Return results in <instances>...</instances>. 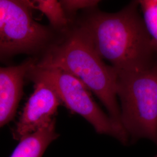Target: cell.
<instances>
[{"label": "cell", "mask_w": 157, "mask_h": 157, "mask_svg": "<svg viewBox=\"0 0 157 157\" xmlns=\"http://www.w3.org/2000/svg\"><path fill=\"white\" fill-rule=\"evenodd\" d=\"M133 1L117 12L98 7L83 11L75 19L89 37L101 58L117 70L143 71L157 64V50Z\"/></svg>", "instance_id": "1"}, {"label": "cell", "mask_w": 157, "mask_h": 157, "mask_svg": "<svg viewBox=\"0 0 157 157\" xmlns=\"http://www.w3.org/2000/svg\"><path fill=\"white\" fill-rule=\"evenodd\" d=\"M62 33L61 39L51 45L35 65L61 69L79 79L97 96L109 117L123 129L116 90L117 69L104 62L89 37L76 23L73 22Z\"/></svg>", "instance_id": "2"}, {"label": "cell", "mask_w": 157, "mask_h": 157, "mask_svg": "<svg viewBox=\"0 0 157 157\" xmlns=\"http://www.w3.org/2000/svg\"><path fill=\"white\" fill-rule=\"evenodd\" d=\"M117 71L121 122L129 143L148 139L157 147V64L143 71Z\"/></svg>", "instance_id": "3"}, {"label": "cell", "mask_w": 157, "mask_h": 157, "mask_svg": "<svg viewBox=\"0 0 157 157\" xmlns=\"http://www.w3.org/2000/svg\"><path fill=\"white\" fill-rule=\"evenodd\" d=\"M29 73L33 80H43L50 84L62 104L84 118L97 133L112 137L124 145L129 144L125 132L102 110L90 90L77 78L61 69L36 67L35 63Z\"/></svg>", "instance_id": "4"}, {"label": "cell", "mask_w": 157, "mask_h": 157, "mask_svg": "<svg viewBox=\"0 0 157 157\" xmlns=\"http://www.w3.org/2000/svg\"><path fill=\"white\" fill-rule=\"evenodd\" d=\"M55 32L34 19L29 1L0 0V57L47 51Z\"/></svg>", "instance_id": "5"}, {"label": "cell", "mask_w": 157, "mask_h": 157, "mask_svg": "<svg viewBox=\"0 0 157 157\" xmlns=\"http://www.w3.org/2000/svg\"><path fill=\"white\" fill-rule=\"evenodd\" d=\"M35 83L29 97L13 129L15 140L31 134L50 124L55 119L58 107L62 104L56 91L50 84L40 80Z\"/></svg>", "instance_id": "6"}, {"label": "cell", "mask_w": 157, "mask_h": 157, "mask_svg": "<svg viewBox=\"0 0 157 157\" xmlns=\"http://www.w3.org/2000/svg\"><path fill=\"white\" fill-rule=\"evenodd\" d=\"M34 63L0 67V129L15 115L22 95L23 81Z\"/></svg>", "instance_id": "7"}, {"label": "cell", "mask_w": 157, "mask_h": 157, "mask_svg": "<svg viewBox=\"0 0 157 157\" xmlns=\"http://www.w3.org/2000/svg\"><path fill=\"white\" fill-rule=\"evenodd\" d=\"M58 136L55 119L50 124L19 140L11 157H42L48 147Z\"/></svg>", "instance_id": "8"}, {"label": "cell", "mask_w": 157, "mask_h": 157, "mask_svg": "<svg viewBox=\"0 0 157 157\" xmlns=\"http://www.w3.org/2000/svg\"><path fill=\"white\" fill-rule=\"evenodd\" d=\"M29 2L32 9L39 11L47 17L51 27L57 32L61 33L67 31L72 25L60 1L35 0Z\"/></svg>", "instance_id": "9"}, {"label": "cell", "mask_w": 157, "mask_h": 157, "mask_svg": "<svg viewBox=\"0 0 157 157\" xmlns=\"http://www.w3.org/2000/svg\"><path fill=\"white\" fill-rule=\"evenodd\" d=\"M146 29L157 50V0L139 1Z\"/></svg>", "instance_id": "10"}, {"label": "cell", "mask_w": 157, "mask_h": 157, "mask_svg": "<svg viewBox=\"0 0 157 157\" xmlns=\"http://www.w3.org/2000/svg\"><path fill=\"white\" fill-rule=\"evenodd\" d=\"M60 2L67 17L73 22L77 12L96 8L100 1L97 0H62Z\"/></svg>", "instance_id": "11"}]
</instances>
